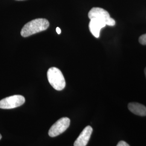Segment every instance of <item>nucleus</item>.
Instances as JSON below:
<instances>
[{
    "label": "nucleus",
    "mask_w": 146,
    "mask_h": 146,
    "mask_svg": "<svg viewBox=\"0 0 146 146\" xmlns=\"http://www.w3.org/2000/svg\"><path fill=\"white\" fill-rule=\"evenodd\" d=\"M49 26V22L45 19H37L29 22L22 28L21 35L24 37L47 30Z\"/></svg>",
    "instance_id": "obj_1"
},
{
    "label": "nucleus",
    "mask_w": 146,
    "mask_h": 146,
    "mask_svg": "<svg viewBox=\"0 0 146 146\" xmlns=\"http://www.w3.org/2000/svg\"><path fill=\"white\" fill-rule=\"evenodd\" d=\"M47 78L50 85L56 90H62L66 87V81L61 71L56 67H51L47 72Z\"/></svg>",
    "instance_id": "obj_2"
},
{
    "label": "nucleus",
    "mask_w": 146,
    "mask_h": 146,
    "mask_svg": "<svg viewBox=\"0 0 146 146\" xmlns=\"http://www.w3.org/2000/svg\"><path fill=\"white\" fill-rule=\"evenodd\" d=\"M88 17L90 20L96 19L103 21L106 25L109 26H114L115 25V20L110 16L108 12L101 8H93L89 12Z\"/></svg>",
    "instance_id": "obj_3"
},
{
    "label": "nucleus",
    "mask_w": 146,
    "mask_h": 146,
    "mask_svg": "<svg viewBox=\"0 0 146 146\" xmlns=\"http://www.w3.org/2000/svg\"><path fill=\"white\" fill-rule=\"evenodd\" d=\"M25 98L20 95H15L5 98L0 101V108L11 110L19 107L24 104Z\"/></svg>",
    "instance_id": "obj_4"
},
{
    "label": "nucleus",
    "mask_w": 146,
    "mask_h": 146,
    "mask_svg": "<svg viewBox=\"0 0 146 146\" xmlns=\"http://www.w3.org/2000/svg\"><path fill=\"white\" fill-rule=\"evenodd\" d=\"M70 123V120L68 117L61 118L50 127L48 131L49 136L54 137L61 134L68 129Z\"/></svg>",
    "instance_id": "obj_5"
},
{
    "label": "nucleus",
    "mask_w": 146,
    "mask_h": 146,
    "mask_svg": "<svg viewBox=\"0 0 146 146\" xmlns=\"http://www.w3.org/2000/svg\"><path fill=\"white\" fill-rule=\"evenodd\" d=\"M93 132V128L91 126H87L78 136L74 142V146H86L90 140Z\"/></svg>",
    "instance_id": "obj_6"
},
{
    "label": "nucleus",
    "mask_w": 146,
    "mask_h": 146,
    "mask_svg": "<svg viewBox=\"0 0 146 146\" xmlns=\"http://www.w3.org/2000/svg\"><path fill=\"white\" fill-rule=\"evenodd\" d=\"M106 26V24L103 21L96 19H90L89 24V28L91 33L96 38L100 36L101 30Z\"/></svg>",
    "instance_id": "obj_7"
},
{
    "label": "nucleus",
    "mask_w": 146,
    "mask_h": 146,
    "mask_svg": "<svg viewBox=\"0 0 146 146\" xmlns=\"http://www.w3.org/2000/svg\"><path fill=\"white\" fill-rule=\"evenodd\" d=\"M128 108L131 113L135 115L146 116V107L143 104L137 102H131L128 105Z\"/></svg>",
    "instance_id": "obj_8"
},
{
    "label": "nucleus",
    "mask_w": 146,
    "mask_h": 146,
    "mask_svg": "<svg viewBox=\"0 0 146 146\" xmlns=\"http://www.w3.org/2000/svg\"><path fill=\"white\" fill-rule=\"evenodd\" d=\"M139 41L141 44L146 45V34L141 35V36L139 37Z\"/></svg>",
    "instance_id": "obj_9"
},
{
    "label": "nucleus",
    "mask_w": 146,
    "mask_h": 146,
    "mask_svg": "<svg viewBox=\"0 0 146 146\" xmlns=\"http://www.w3.org/2000/svg\"><path fill=\"white\" fill-rule=\"evenodd\" d=\"M116 146H130L126 142L123 141H121L117 143Z\"/></svg>",
    "instance_id": "obj_10"
},
{
    "label": "nucleus",
    "mask_w": 146,
    "mask_h": 146,
    "mask_svg": "<svg viewBox=\"0 0 146 146\" xmlns=\"http://www.w3.org/2000/svg\"><path fill=\"white\" fill-rule=\"evenodd\" d=\"M56 32H57V33H58V34H61V29H60V28L57 27V28H56Z\"/></svg>",
    "instance_id": "obj_11"
},
{
    "label": "nucleus",
    "mask_w": 146,
    "mask_h": 146,
    "mask_svg": "<svg viewBox=\"0 0 146 146\" xmlns=\"http://www.w3.org/2000/svg\"><path fill=\"white\" fill-rule=\"evenodd\" d=\"M145 75H146V68H145Z\"/></svg>",
    "instance_id": "obj_12"
},
{
    "label": "nucleus",
    "mask_w": 146,
    "mask_h": 146,
    "mask_svg": "<svg viewBox=\"0 0 146 146\" xmlns=\"http://www.w3.org/2000/svg\"><path fill=\"white\" fill-rule=\"evenodd\" d=\"M2 139V135L0 134V140Z\"/></svg>",
    "instance_id": "obj_13"
}]
</instances>
